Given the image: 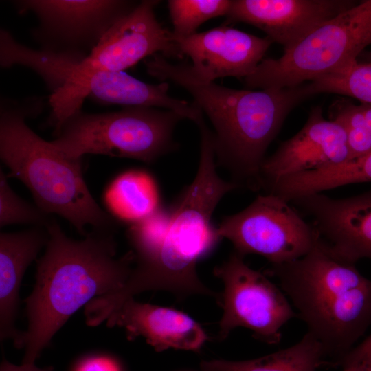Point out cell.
Listing matches in <instances>:
<instances>
[{
	"mask_svg": "<svg viewBox=\"0 0 371 371\" xmlns=\"http://www.w3.org/2000/svg\"><path fill=\"white\" fill-rule=\"evenodd\" d=\"M37 261L36 282L25 300L28 326L21 342L23 363H34L55 333L77 310L124 284L134 264L131 250L116 258L115 232L92 229L80 240L67 236L55 219Z\"/></svg>",
	"mask_w": 371,
	"mask_h": 371,
	"instance_id": "6da1fadb",
	"label": "cell"
},
{
	"mask_svg": "<svg viewBox=\"0 0 371 371\" xmlns=\"http://www.w3.org/2000/svg\"><path fill=\"white\" fill-rule=\"evenodd\" d=\"M147 72L186 89L213 131L216 164L240 188L258 191L260 168L289 113L313 95L308 85L258 91L234 89L199 78L190 65L172 64L156 54L145 60Z\"/></svg>",
	"mask_w": 371,
	"mask_h": 371,
	"instance_id": "7a4b0ae2",
	"label": "cell"
},
{
	"mask_svg": "<svg viewBox=\"0 0 371 371\" xmlns=\"http://www.w3.org/2000/svg\"><path fill=\"white\" fill-rule=\"evenodd\" d=\"M197 126L201 144L196 176L169 210L164 232L133 249L135 265L123 287L126 296L161 290L179 298L195 294L215 297L199 278L196 264L221 240L211 223L216 205L239 186L219 177L212 131L204 121Z\"/></svg>",
	"mask_w": 371,
	"mask_h": 371,
	"instance_id": "3957f363",
	"label": "cell"
},
{
	"mask_svg": "<svg viewBox=\"0 0 371 371\" xmlns=\"http://www.w3.org/2000/svg\"><path fill=\"white\" fill-rule=\"evenodd\" d=\"M266 273L278 280L297 318L321 344L326 365L339 366L371 326V279L319 236L306 255Z\"/></svg>",
	"mask_w": 371,
	"mask_h": 371,
	"instance_id": "277c9868",
	"label": "cell"
},
{
	"mask_svg": "<svg viewBox=\"0 0 371 371\" xmlns=\"http://www.w3.org/2000/svg\"><path fill=\"white\" fill-rule=\"evenodd\" d=\"M42 109L37 98L1 100L0 157L10 171L8 177L21 181L43 212L65 218L83 236L89 225L115 231L117 221L101 208L87 186L82 159L67 157L27 126V119Z\"/></svg>",
	"mask_w": 371,
	"mask_h": 371,
	"instance_id": "5b68a950",
	"label": "cell"
},
{
	"mask_svg": "<svg viewBox=\"0 0 371 371\" xmlns=\"http://www.w3.org/2000/svg\"><path fill=\"white\" fill-rule=\"evenodd\" d=\"M183 119L174 111L149 106L102 113L80 111L64 123L51 142L71 159L95 154L151 164L178 147L173 131Z\"/></svg>",
	"mask_w": 371,
	"mask_h": 371,
	"instance_id": "8992f818",
	"label": "cell"
},
{
	"mask_svg": "<svg viewBox=\"0 0 371 371\" xmlns=\"http://www.w3.org/2000/svg\"><path fill=\"white\" fill-rule=\"evenodd\" d=\"M371 44V0L318 25L278 58L262 60L244 78L249 89L294 87L357 60Z\"/></svg>",
	"mask_w": 371,
	"mask_h": 371,
	"instance_id": "52a82bcc",
	"label": "cell"
},
{
	"mask_svg": "<svg viewBox=\"0 0 371 371\" xmlns=\"http://www.w3.org/2000/svg\"><path fill=\"white\" fill-rule=\"evenodd\" d=\"M216 231L240 256L258 254L271 265L304 256L319 238L313 225L290 203L269 194L258 195L243 210L224 217Z\"/></svg>",
	"mask_w": 371,
	"mask_h": 371,
	"instance_id": "ba28073f",
	"label": "cell"
},
{
	"mask_svg": "<svg viewBox=\"0 0 371 371\" xmlns=\"http://www.w3.org/2000/svg\"><path fill=\"white\" fill-rule=\"evenodd\" d=\"M214 275L224 284L219 340H224L233 329L240 326L251 330L258 340L278 344L281 328L297 317L284 293L264 273L250 268L244 257L236 251L214 268Z\"/></svg>",
	"mask_w": 371,
	"mask_h": 371,
	"instance_id": "9c48e42d",
	"label": "cell"
},
{
	"mask_svg": "<svg viewBox=\"0 0 371 371\" xmlns=\"http://www.w3.org/2000/svg\"><path fill=\"white\" fill-rule=\"evenodd\" d=\"M19 13L38 19L32 36L41 49L84 58L138 3L125 0H22Z\"/></svg>",
	"mask_w": 371,
	"mask_h": 371,
	"instance_id": "30bf717a",
	"label": "cell"
},
{
	"mask_svg": "<svg viewBox=\"0 0 371 371\" xmlns=\"http://www.w3.org/2000/svg\"><path fill=\"white\" fill-rule=\"evenodd\" d=\"M159 3L156 0L138 3L107 31L86 57L71 65L63 86L97 71H124L159 52L164 57L182 56L172 32L155 16V8Z\"/></svg>",
	"mask_w": 371,
	"mask_h": 371,
	"instance_id": "8fae6325",
	"label": "cell"
},
{
	"mask_svg": "<svg viewBox=\"0 0 371 371\" xmlns=\"http://www.w3.org/2000/svg\"><path fill=\"white\" fill-rule=\"evenodd\" d=\"M168 87L167 82L149 84L124 71H97L51 94L47 124L56 134L71 116L81 111L87 97L102 104L169 109L194 123L203 117L202 111L196 104L169 95Z\"/></svg>",
	"mask_w": 371,
	"mask_h": 371,
	"instance_id": "7c38bea8",
	"label": "cell"
},
{
	"mask_svg": "<svg viewBox=\"0 0 371 371\" xmlns=\"http://www.w3.org/2000/svg\"><path fill=\"white\" fill-rule=\"evenodd\" d=\"M349 159L344 128L335 121L326 120L322 108L315 106L304 126L265 157L260 168L258 190L280 178L319 170Z\"/></svg>",
	"mask_w": 371,
	"mask_h": 371,
	"instance_id": "4fadbf2b",
	"label": "cell"
},
{
	"mask_svg": "<svg viewBox=\"0 0 371 371\" xmlns=\"http://www.w3.org/2000/svg\"><path fill=\"white\" fill-rule=\"evenodd\" d=\"M290 203L312 219L319 237L337 256L354 264L371 260V189L341 199L312 194Z\"/></svg>",
	"mask_w": 371,
	"mask_h": 371,
	"instance_id": "5bb4252c",
	"label": "cell"
},
{
	"mask_svg": "<svg viewBox=\"0 0 371 371\" xmlns=\"http://www.w3.org/2000/svg\"><path fill=\"white\" fill-rule=\"evenodd\" d=\"M174 41L181 55L191 58L194 74L206 82L227 76L246 78L273 43L268 36L260 38L227 25Z\"/></svg>",
	"mask_w": 371,
	"mask_h": 371,
	"instance_id": "9a60e30c",
	"label": "cell"
},
{
	"mask_svg": "<svg viewBox=\"0 0 371 371\" xmlns=\"http://www.w3.org/2000/svg\"><path fill=\"white\" fill-rule=\"evenodd\" d=\"M350 0H234L227 23L243 22L286 49L324 22L353 7Z\"/></svg>",
	"mask_w": 371,
	"mask_h": 371,
	"instance_id": "2e32d148",
	"label": "cell"
},
{
	"mask_svg": "<svg viewBox=\"0 0 371 371\" xmlns=\"http://www.w3.org/2000/svg\"><path fill=\"white\" fill-rule=\"evenodd\" d=\"M109 327L124 328L128 339L143 337L157 352L168 348L196 350L207 339L201 326L170 308L126 300L106 319Z\"/></svg>",
	"mask_w": 371,
	"mask_h": 371,
	"instance_id": "e0dca14e",
	"label": "cell"
},
{
	"mask_svg": "<svg viewBox=\"0 0 371 371\" xmlns=\"http://www.w3.org/2000/svg\"><path fill=\"white\" fill-rule=\"evenodd\" d=\"M48 240L45 226L0 234V339H12L18 348L23 335L15 327L20 285L25 270Z\"/></svg>",
	"mask_w": 371,
	"mask_h": 371,
	"instance_id": "ac0fdd59",
	"label": "cell"
},
{
	"mask_svg": "<svg viewBox=\"0 0 371 371\" xmlns=\"http://www.w3.org/2000/svg\"><path fill=\"white\" fill-rule=\"evenodd\" d=\"M363 182H371V151L319 170L280 178L267 185L265 192L290 203L302 196Z\"/></svg>",
	"mask_w": 371,
	"mask_h": 371,
	"instance_id": "d6986e66",
	"label": "cell"
},
{
	"mask_svg": "<svg viewBox=\"0 0 371 371\" xmlns=\"http://www.w3.org/2000/svg\"><path fill=\"white\" fill-rule=\"evenodd\" d=\"M103 199L114 218L131 225L160 208L159 191L153 177L139 170L119 175L107 186Z\"/></svg>",
	"mask_w": 371,
	"mask_h": 371,
	"instance_id": "ffe728a7",
	"label": "cell"
},
{
	"mask_svg": "<svg viewBox=\"0 0 371 371\" xmlns=\"http://www.w3.org/2000/svg\"><path fill=\"white\" fill-rule=\"evenodd\" d=\"M326 365L321 344L306 333L295 344L251 360H212L201 363L204 371H316Z\"/></svg>",
	"mask_w": 371,
	"mask_h": 371,
	"instance_id": "44dd1931",
	"label": "cell"
},
{
	"mask_svg": "<svg viewBox=\"0 0 371 371\" xmlns=\"http://www.w3.org/2000/svg\"><path fill=\"white\" fill-rule=\"evenodd\" d=\"M312 94L330 93L371 104V62L357 60L308 82Z\"/></svg>",
	"mask_w": 371,
	"mask_h": 371,
	"instance_id": "7402d4cb",
	"label": "cell"
},
{
	"mask_svg": "<svg viewBox=\"0 0 371 371\" xmlns=\"http://www.w3.org/2000/svg\"><path fill=\"white\" fill-rule=\"evenodd\" d=\"M329 112L330 120L339 124L346 132L349 159L371 151V104H355L341 99L331 104Z\"/></svg>",
	"mask_w": 371,
	"mask_h": 371,
	"instance_id": "603a6c76",
	"label": "cell"
},
{
	"mask_svg": "<svg viewBox=\"0 0 371 371\" xmlns=\"http://www.w3.org/2000/svg\"><path fill=\"white\" fill-rule=\"evenodd\" d=\"M230 0H170L168 10L172 23L173 40L184 38L196 33L204 22L227 16Z\"/></svg>",
	"mask_w": 371,
	"mask_h": 371,
	"instance_id": "cb8c5ba5",
	"label": "cell"
},
{
	"mask_svg": "<svg viewBox=\"0 0 371 371\" xmlns=\"http://www.w3.org/2000/svg\"><path fill=\"white\" fill-rule=\"evenodd\" d=\"M6 175L0 168V226L15 224H30L46 226L50 221L36 205L24 201L11 188Z\"/></svg>",
	"mask_w": 371,
	"mask_h": 371,
	"instance_id": "d4e9b609",
	"label": "cell"
},
{
	"mask_svg": "<svg viewBox=\"0 0 371 371\" xmlns=\"http://www.w3.org/2000/svg\"><path fill=\"white\" fill-rule=\"evenodd\" d=\"M74 371H121L118 363L107 356H93L81 361Z\"/></svg>",
	"mask_w": 371,
	"mask_h": 371,
	"instance_id": "484cf974",
	"label": "cell"
},
{
	"mask_svg": "<svg viewBox=\"0 0 371 371\" xmlns=\"http://www.w3.org/2000/svg\"><path fill=\"white\" fill-rule=\"evenodd\" d=\"M341 371H371V352L355 357H345L339 363Z\"/></svg>",
	"mask_w": 371,
	"mask_h": 371,
	"instance_id": "4316f807",
	"label": "cell"
},
{
	"mask_svg": "<svg viewBox=\"0 0 371 371\" xmlns=\"http://www.w3.org/2000/svg\"><path fill=\"white\" fill-rule=\"evenodd\" d=\"M0 371H53V368H40L35 363H25L16 366L4 359L1 363Z\"/></svg>",
	"mask_w": 371,
	"mask_h": 371,
	"instance_id": "83f0119b",
	"label": "cell"
},
{
	"mask_svg": "<svg viewBox=\"0 0 371 371\" xmlns=\"http://www.w3.org/2000/svg\"><path fill=\"white\" fill-rule=\"evenodd\" d=\"M368 352H371V334L359 344L355 346L347 356L354 357Z\"/></svg>",
	"mask_w": 371,
	"mask_h": 371,
	"instance_id": "f1b7e54d",
	"label": "cell"
},
{
	"mask_svg": "<svg viewBox=\"0 0 371 371\" xmlns=\"http://www.w3.org/2000/svg\"><path fill=\"white\" fill-rule=\"evenodd\" d=\"M366 58L368 62H371V51L367 54Z\"/></svg>",
	"mask_w": 371,
	"mask_h": 371,
	"instance_id": "f546056e",
	"label": "cell"
}]
</instances>
